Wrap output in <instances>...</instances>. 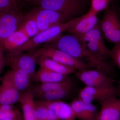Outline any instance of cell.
Here are the masks:
<instances>
[{"label":"cell","mask_w":120,"mask_h":120,"mask_svg":"<svg viewBox=\"0 0 120 120\" xmlns=\"http://www.w3.org/2000/svg\"><path fill=\"white\" fill-rule=\"evenodd\" d=\"M50 42L47 46L65 52L87 64L91 68L103 71L110 76L113 73L112 67L106 60L100 59L91 53L85 44L72 35H60Z\"/></svg>","instance_id":"cell-1"},{"label":"cell","mask_w":120,"mask_h":120,"mask_svg":"<svg viewBox=\"0 0 120 120\" xmlns=\"http://www.w3.org/2000/svg\"><path fill=\"white\" fill-rule=\"evenodd\" d=\"M79 17L72 19L39 32L10 53L24 52L29 51L34 49L41 44L53 41L60 37L62 32L68 31L79 20Z\"/></svg>","instance_id":"cell-2"},{"label":"cell","mask_w":120,"mask_h":120,"mask_svg":"<svg viewBox=\"0 0 120 120\" xmlns=\"http://www.w3.org/2000/svg\"><path fill=\"white\" fill-rule=\"evenodd\" d=\"M42 8L58 12L74 19L86 11L87 0H41Z\"/></svg>","instance_id":"cell-3"},{"label":"cell","mask_w":120,"mask_h":120,"mask_svg":"<svg viewBox=\"0 0 120 120\" xmlns=\"http://www.w3.org/2000/svg\"><path fill=\"white\" fill-rule=\"evenodd\" d=\"M37 57L42 56L49 58L71 67L78 71L91 68L87 64L74 58L64 51L51 46H46L34 52Z\"/></svg>","instance_id":"cell-4"},{"label":"cell","mask_w":120,"mask_h":120,"mask_svg":"<svg viewBox=\"0 0 120 120\" xmlns=\"http://www.w3.org/2000/svg\"><path fill=\"white\" fill-rule=\"evenodd\" d=\"M117 87H90L85 86L80 90L78 98L85 103H92L94 101L99 103L112 98H117Z\"/></svg>","instance_id":"cell-5"},{"label":"cell","mask_w":120,"mask_h":120,"mask_svg":"<svg viewBox=\"0 0 120 120\" xmlns=\"http://www.w3.org/2000/svg\"><path fill=\"white\" fill-rule=\"evenodd\" d=\"M36 58L34 52L8 53L5 57L6 61L11 69H17L25 72L32 79L36 72Z\"/></svg>","instance_id":"cell-6"},{"label":"cell","mask_w":120,"mask_h":120,"mask_svg":"<svg viewBox=\"0 0 120 120\" xmlns=\"http://www.w3.org/2000/svg\"><path fill=\"white\" fill-rule=\"evenodd\" d=\"M32 15L37 22L39 33L72 19L63 13L41 8Z\"/></svg>","instance_id":"cell-7"},{"label":"cell","mask_w":120,"mask_h":120,"mask_svg":"<svg viewBox=\"0 0 120 120\" xmlns=\"http://www.w3.org/2000/svg\"><path fill=\"white\" fill-rule=\"evenodd\" d=\"M75 75L86 86L109 87L114 86V80L103 71L97 69H89L77 71Z\"/></svg>","instance_id":"cell-8"},{"label":"cell","mask_w":120,"mask_h":120,"mask_svg":"<svg viewBox=\"0 0 120 120\" xmlns=\"http://www.w3.org/2000/svg\"><path fill=\"white\" fill-rule=\"evenodd\" d=\"M20 95V93L5 74L0 85V105H14L19 101Z\"/></svg>","instance_id":"cell-9"},{"label":"cell","mask_w":120,"mask_h":120,"mask_svg":"<svg viewBox=\"0 0 120 120\" xmlns=\"http://www.w3.org/2000/svg\"><path fill=\"white\" fill-rule=\"evenodd\" d=\"M97 14L90 9L87 13L80 16L79 20L68 31L75 36L88 32L98 24Z\"/></svg>","instance_id":"cell-10"},{"label":"cell","mask_w":120,"mask_h":120,"mask_svg":"<svg viewBox=\"0 0 120 120\" xmlns=\"http://www.w3.org/2000/svg\"><path fill=\"white\" fill-rule=\"evenodd\" d=\"M38 101L49 108L60 120H75L76 118L71 105L60 100Z\"/></svg>","instance_id":"cell-11"},{"label":"cell","mask_w":120,"mask_h":120,"mask_svg":"<svg viewBox=\"0 0 120 120\" xmlns=\"http://www.w3.org/2000/svg\"><path fill=\"white\" fill-rule=\"evenodd\" d=\"M99 103L101 109L97 120H120V98H112Z\"/></svg>","instance_id":"cell-12"},{"label":"cell","mask_w":120,"mask_h":120,"mask_svg":"<svg viewBox=\"0 0 120 120\" xmlns=\"http://www.w3.org/2000/svg\"><path fill=\"white\" fill-rule=\"evenodd\" d=\"M71 105L76 118L80 120H97V109L92 103H85L79 99H75Z\"/></svg>","instance_id":"cell-13"},{"label":"cell","mask_w":120,"mask_h":120,"mask_svg":"<svg viewBox=\"0 0 120 120\" xmlns=\"http://www.w3.org/2000/svg\"><path fill=\"white\" fill-rule=\"evenodd\" d=\"M33 89L20 93L19 102L22 110L24 120H37L35 116V101Z\"/></svg>","instance_id":"cell-14"},{"label":"cell","mask_w":120,"mask_h":120,"mask_svg":"<svg viewBox=\"0 0 120 120\" xmlns=\"http://www.w3.org/2000/svg\"><path fill=\"white\" fill-rule=\"evenodd\" d=\"M6 74L20 93H22L30 89L32 79L25 72L17 69H11Z\"/></svg>","instance_id":"cell-15"},{"label":"cell","mask_w":120,"mask_h":120,"mask_svg":"<svg viewBox=\"0 0 120 120\" xmlns=\"http://www.w3.org/2000/svg\"><path fill=\"white\" fill-rule=\"evenodd\" d=\"M36 63L39 67L53 72L67 75L75 73L76 71L73 68L44 57H37Z\"/></svg>","instance_id":"cell-16"},{"label":"cell","mask_w":120,"mask_h":120,"mask_svg":"<svg viewBox=\"0 0 120 120\" xmlns=\"http://www.w3.org/2000/svg\"><path fill=\"white\" fill-rule=\"evenodd\" d=\"M69 79L68 75L53 72L40 67L32 79L41 84L63 82Z\"/></svg>","instance_id":"cell-17"},{"label":"cell","mask_w":120,"mask_h":120,"mask_svg":"<svg viewBox=\"0 0 120 120\" xmlns=\"http://www.w3.org/2000/svg\"><path fill=\"white\" fill-rule=\"evenodd\" d=\"M30 38L25 33L18 29L2 42H0L2 43L4 52L10 53L25 43Z\"/></svg>","instance_id":"cell-18"},{"label":"cell","mask_w":120,"mask_h":120,"mask_svg":"<svg viewBox=\"0 0 120 120\" xmlns=\"http://www.w3.org/2000/svg\"><path fill=\"white\" fill-rule=\"evenodd\" d=\"M120 22L116 10L112 8L108 9L100 25L103 34L111 31Z\"/></svg>","instance_id":"cell-19"},{"label":"cell","mask_w":120,"mask_h":120,"mask_svg":"<svg viewBox=\"0 0 120 120\" xmlns=\"http://www.w3.org/2000/svg\"><path fill=\"white\" fill-rule=\"evenodd\" d=\"M72 85H73V83L70 79L63 82L41 83L35 86L33 90L34 95H38Z\"/></svg>","instance_id":"cell-20"},{"label":"cell","mask_w":120,"mask_h":120,"mask_svg":"<svg viewBox=\"0 0 120 120\" xmlns=\"http://www.w3.org/2000/svg\"><path fill=\"white\" fill-rule=\"evenodd\" d=\"M73 85L65 87L54 91L37 95L40 101H55L60 100L68 96L71 93Z\"/></svg>","instance_id":"cell-21"},{"label":"cell","mask_w":120,"mask_h":120,"mask_svg":"<svg viewBox=\"0 0 120 120\" xmlns=\"http://www.w3.org/2000/svg\"><path fill=\"white\" fill-rule=\"evenodd\" d=\"M23 21L18 12L10 11L0 13V26H19Z\"/></svg>","instance_id":"cell-22"},{"label":"cell","mask_w":120,"mask_h":120,"mask_svg":"<svg viewBox=\"0 0 120 120\" xmlns=\"http://www.w3.org/2000/svg\"><path fill=\"white\" fill-rule=\"evenodd\" d=\"M19 29L21 30L30 38L34 37L39 33L38 24L32 14L23 21Z\"/></svg>","instance_id":"cell-23"},{"label":"cell","mask_w":120,"mask_h":120,"mask_svg":"<svg viewBox=\"0 0 120 120\" xmlns=\"http://www.w3.org/2000/svg\"><path fill=\"white\" fill-rule=\"evenodd\" d=\"M35 116L37 120H60L39 101H35Z\"/></svg>","instance_id":"cell-24"},{"label":"cell","mask_w":120,"mask_h":120,"mask_svg":"<svg viewBox=\"0 0 120 120\" xmlns=\"http://www.w3.org/2000/svg\"><path fill=\"white\" fill-rule=\"evenodd\" d=\"M7 119L22 120L20 113L14 105H0V120Z\"/></svg>","instance_id":"cell-25"},{"label":"cell","mask_w":120,"mask_h":120,"mask_svg":"<svg viewBox=\"0 0 120 120\" xmlns=\"http://www.w3.org/2000/svg\"><path fill=\"white\" fill-rule=\"evenodd\" d=\"M105 38L109 42L115 44L120 43V22L110 32L104 34Z\"/></svg>","instance_id":"cell-26"},{"label":"cell","mask_w":120,"mask_h":120,"mask_svg":"<svg viewBox=\"0 0 120 120\" xmlns=\"http://www.w3.org/2000/svg\"><path fill=\"white\" fill-rule=\"evenodd\" d=\"M112 0H91L90 9L97 13L106 9Z\"/></svg>","instance_id":"cell-27"},{"label":"cell","mask_w":120,"mask_h":120,"mask_svg":"<svg viewBox=\"0 0 120 120\" xmlns=\"http://www.w3.org/2000/svg\"><path fill=\"white\" fill-rule=\"evenodd\" d=\"M10 11L18 12L15 0H0V13Z\"/></svg>","instance_id":"cell-28"},{"label":"cell","mask_w":120,"mask_h":120,"mask_svg":"<svg viewBox=\"0 0 120 120\" xmlns=\"http://www.w3.org/2000/svg\"><path fill=\"white\" fill-rule=\"evenodd\" d=\"M109 56L120 69V43L115 44L110 50Z\"/></svg>","instance_id":"cell-29"},{"label":"cell","mask_w":120,"mask_h":120,"mask_svg":"<svg viewBox=\"0 0 120 120\" xmlns=\"http://www.w3.org/2000/svg\"><path fill=\"white\" fill-rule=\"evenodd\" d=\"M6 61L4 51L2 43L0 42V75Z\"/></svg>","instance_id":"cell-30"},{"label":"cell","mask_w":120,"mask_h":120,"mask_svg":"<svg viewBox=\"0 0 120 120\" xmlns=\"http://www.w3.org/2000/svg\"><path fill=\"white\" fill-rule=\"evenodd\" d=\"M117 92H118V96H119L120 98V87H117Z\"/></svg>","instance_id":"cell-31"},{"label":"cell","mask_w":120,"mask_h":120,"mask_svg":"<svg viewBox=\"0 0 120 120\" xmlns=\"http://www.w3.org/2000/svg\"><path fill=\"white\" fill-rule=\"evenodd\" d=\"M118 87H120V80L118 82Z\"/></svg>","instance_id":"cell-32"},{"label":"cell","mask_w":120,"mask_h":120,"mask_svg":"<svg viewBox=\"0 0 120 120\" xmlns=\"http://www.w3.org/2000/svg\"><path fill=\"white\" fill-rule=\"evenodd\" d=\"M13 120L11 119H3V120Z\"/></svg>","instance_id":"cell-33"},{"label":"cell","mask_w":120,"mask_h":120,"mask_svg":"<svg viewBox=\"0 0 120 120\" xmlns=\"http://www.w3.org/2000/svg\"></svg>","instance_id":"cell-34"}]
</instances>
